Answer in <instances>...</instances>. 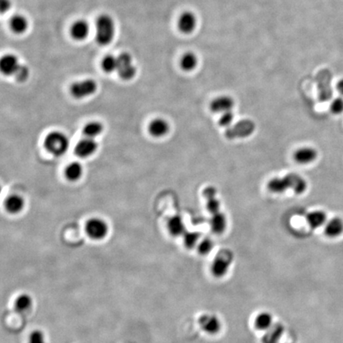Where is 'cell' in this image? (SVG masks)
I'll return each mask as SVG.
<instances>
[{
	"mask_svg": "<svg viewBox=\"0 0 343 343\" xmlns=\"http://www.w3.org/2000/svg\"><path fill=\"white\" fill-rule=\"evenodd\" d=\"M96 40L100 46H105L112 42L114 37V20L108 14H101L96 20Z\"/></svg>",
	"mask_w": 343,
	"mask_h": 343,
	"instance_id": "cell-1",
	"label": "cell"
},
{
	"mask_svg": "<svg viewBox=\"0 0 343 343\" xmlns=\"http://www.w3.org/2000/svg\"><path fill=\"white\" fill-rule=\"evenodd\" d=\"M44 147L48 152L55 156L64 154L70 146V141L64 134L52 132L44 139Z\"/></svg>",
	"mask_w": 343,
	"mask_h": 343,
	"instance_id": "cell-2",
	"label": "cell"
},
{
	"mask_svg": "<svg viewBox=\"0 0 343 343\" xmlns=\"http://www.w3.org/2000/svg\"><path fill=\"white\" fill-rule=\"evenodd\" d=\"M117 58H118L117 72H118V76L124 80H130L133 79L136 75L137 70L134 66L132 55L128 52H122Z\"/></svg>",
	"mask_w": 343,
	"mask_h": 343,
	"instance_id": "cell-3",
	"label": "cell"
},
{
	"mask_svg": "<svg viewBox=\"0 0 343 343\" xmlns=\"http://www.w3.org/2000/svg\"><path fill=\"white\" fill-rule=\"evenodd\" d=\"M97 90V84L92 79L78 81L72 84L70 92L76 98H85L94 94Z\"/></svg>",
	"mask_w": 343,
	"mask_h": 343,
	"instance_id": "cell-4",
	"label": "cell"
},
{
	"mask_svg": "<svg viewBox=\"0 0 343 343\" xmlns=\"http://www.w3.org/2000/svg\"><path fill=\"white\" fill-rule=\"evenodd\" d=\"M88 236L94 240H100L106 237L108 232V225L104 220L98 218L89 220L86 224Z\"/></svg>",
	"mask_w": 343,
	"mask_h": 343,
	"instance_id": "cell-5",
	"label": "cell"
},
{
	"mask_svg": "<svg viewBox=\"0 0 343 343\" xmlns=\"http://www.w3.org/2000/svg\"><path fill=\"white\" fill-rule=\"evenodd\" d=\"M198 20L196 16L192 12L186 10L180 16L178 21V27L180 33L184 34H190L196 29Z\"/></svg>",
	"mask_w": 343,
	"mask_h": 343,
	"instance_id": "cell-6",
	"label": "cell"
},
{
	"mask_svg": "<svg viewBox=\"0 0 343 343\" xmlns=\"http://www.w3.org/2000/svg\"><path fill=\"white\" fill-rule=\"evenodd\" d=\"M318 152L316 148L310 146H303L297 148L293 154V159L297 164H310L318 158Z\"/></svg>",
	"mask_w": 343,
	"mask_h": 343,
	"instance_id": "cell-7",
	"label": "cell"
},
{
	"mask_svg": "<svg viewBox=\"0 0 343 343\" xmlns=\"http://www.w3.org/2000/svg\"><path fill=\"white\" fill-rule=\"evenodd\" d=\"M234 104L236 102L232 96L224 94L212 100L210 104V110L216 114H222L232 110Z\"/></svg>",
	"mask_w": 343,
	"mask_h": 343,
	"instance_id": "cell-8",
	"label": "cell"
},
{
	"mask_svg": "<svg viewBox=\"0 0 343 343\" xmlns=\"http://www.w3.org/2000/svg\"><path fill=\"white\" fill-rule=\"evenodd\" d=\"M97 147L98 145L94 139L85 138L78 142L74 148V152L79 158H86L92 156L96 151Z\"/></svg>",
	"mask_w": 343,
	"mask_h": 343,
	"instance_id": "cell-9",
	"label": "cell"
},
{
	"mask_svg": "<svg viewBox=\"0 0 343 343\" xmlns=\"http://www.w3.org/2000/svg\"><path fill=\"white\" fill-rule=\"evenodd\" d=\"M230 262H232V255L220 254L213 262L212 267V272L214 276L218 278L224 276L228 272Z\"/></svg>",
	"mask_w": 343,
	"mask_h": 343,
	"instance_id": "cell-10",
	"label": "cell"
},
{
	"mask_svg": "<svg viewBox=\"0 0 343 343\" xmlns=\"http://www.w3.org/2000/svg\"><path fill=\"white\" fill-rule=\"evenodd\" d=\"M20 66L17 56L13 54H6L0 60V70L4 75H14Z\"/></svg>",
	"mask_w": 343,
	"mask_h": 343,
	"instance_id": "cell-11",
	"label": "cell"
},
{
	"mask_svg": "<svg viewBox=\"0 0 343 343\" xmlns=\"http://www.w3.org/2000/svg\"><path fill=\"white\" fill-rule=\"evenodd\" d=\"M324 233L330 238L340 237L343 234V220L340 217H334L328 220L324 226Z\"/></svg>",
	"mask_w": 343,
	"mask_h": 343,
	"instance_id": "cell-12",
	"label": "cell"
},
{
	"mask_svg": "<svg viewBox=\"0 0 343 343\" xmlns=\"http://www.w3.org/2000/svg\"><path fill=\"white\" fill-rule=\"evenodd\" d=\"M90 26L85 20H78L72 25L70 34L74 40H83L88 36Z\"/></svg>",
	"mask_w": 343,
	"mask_h": 343,
	"instance_id": "cell-13",
	"label": "cell"
},
{
	"mask_svg": "<svg viewBox=\"0 0 343 343\" xmlns=\"http://www.w3.org/2000/svg\"><path fill=\"white\" fill-rule=\"evenodd\" d=\"M210 228L216 234H222L228 228V218L224 213L220 212L212 214L210 218Z\"/></svg>",
	"mask_w": 343,
	"mask_h": 343,
	"instance_id": "cell-14",
	"label": "cell"
},
{
	"mask_svg": "<svg viewBox=\"0 0 343 343\" xmlns=\"http://www.w3.org/2000/svg\"><path fill=\"white\" fill-rule=\"evenodd\" d=\"M306 224L312 229H317L325 226L328 222L326 212L321 210H314L308 212L306 216Z\"/></svg>",
	"mask_w": 343,
	"mask_h": 343,
	"instance_id": "cell-15",
	"label": "cell"
},
{
	"mask_svg": "<svg viewBox=\"0 0 343 343\" xmlns=\"http://www.w3.org/2000/svg\"><path fill=\"white\" fill-rule=\"evenodd\" d=\"M168 122L162 118H155L148 125V132L155 138L163 137L170 132Z\"/></svg>",
	"mask_w": 343,
	"mask_h": 343,
	"instance_id": "cell-16",
	"label": "cell"
},
{
	"mask_svg": "<svg viewBox=\"0 0 343 343\" xmlns=\"http://www.w3.org/2000/svg\"><path fill=\"white\" fill-rule=\"evenodd\" d=\"M292 189L297 195H302L308 189V182L304 178L296 174H288L286 175Z\"/></svg>",
	"mask_w": 343,
	"mask_h": 343,
	"instance_id": "cell-17",
	"label": "cell"
},
{
	"mask_svg": "<svg viewBox=\"0 0 343 343\" xmlns=\"http://www.w3.org/2000/svg\"><path fill=\"white\" fill-rule=\"evenodd\" d=\"M268 191L274 194H283L290 189V183L286 176L283 178H274L267 184Z\"/></svg>",
	"mask_w": 343,
	"mask_h": 343,
	"instance_id": "cell-18",
	"label": "cell"
},
{
	"mask_svg": "<svg viewBox=\"0 0 343 343\" xmlns=\"http://www.w3.org/2000/svg\"><path fill=\"white\" fill-rule=\"evenodd\" d=\"M167 226H168V230L170 234L174 236V237L183 236L186 232L185 224L182 216H172L171 218L168 220Z\"/></svg>",
	"mask_w": 343,
	"mask_h": 343,
	"instance_id": "cell-19",
	"label": "cell"
},
{
	"mask_svg": "<svg viewBox=\"0 0 343 343\" xmlns=\"http://www.w3.org/2000/svg\"><path fill=\"white\" fill-rule=\"evenodd\" d=\"M198 59L196 54L193 52H187L183 54L180 60V66L184 72H192L198 66Z\"/></svg>",
	"mask_w": 343,
	"mask_h": 343,
	"instance_id": "cell-20",
	"label": "cell"
},
{
	"mask_svg": "<svg viewBox=\"0 0 343 343\" xmlns=\"http://www.w3.org/2000/svg\"><path fill=\"white\" fill-rule=\"evenodd\" d=\"M29 24L27 21L26 18L21 14L14 16L10 20V27L14 33L17 34H22L25 33L28 29Z\"/></svg>",
	"mask_w": 343,
	"mask_h": 343,
	"instance_id": "cell-21",
	"label": "cell"
},
{
	"mask_svg": "<svg viewBox=\"0 0 343 343\" xmlns=\"http://www.w3.org/2000/svg\"><path fill=\"white\" fill-rule=\"evenodd\" d=\"M200 325L205 332L209 334H216L221 328L220 320L212 316H204L200 320Z\"/></svg>",
	"mask_w": 343,
	"mask_h": 343,
	"instance_id": "cell-22",
	"label": "cell"
},
{
	"mask_svg": "<svg viewBox=\"0 0 343 343\" xmlns=\"http://www.w3.org/2000/svg\"><path fill=\"white\" fill-rule=\"evenodd\" d=\"M24 200L22 196L18 195H12L8 196L5 201V208L6 210L12 214H16L21 212L24 208Z\"/></svg>",
	"mask_w": 343,
	"mask_h": 343,
	"instance_id": "cell-23",
	"label": "cell"
},
{
	"mask_svg": "<svg viewBox=\"0 0 343 343\" xmlns=\"http://www.w3.org/2000/svg\"><path fill=\"white\" fill-rule=\"evenodd\" d=\"M83 174V168L79 162H72L66 168V176L68 180L76 182L81 178Z\"/></svg>",
	"mask_w": 343,
	"mask_h": 343,
	"instance_id": "cell-24",
	"label": "cell"
},
{
	"mask_svg": "<svg viewBox=\"0 0 343 343\" xmlns=\"http://www.w3.org/2000/svg\"><path fill=\"white\" fill-rule=\"evenodd\" d=\"M102 130H104V126L100 122H91L84 126L83 133L85 137L94 139L102 133Z\"/></svg>",
	"mask_w": 343,
	"mask_h": 343,
	"instance_id": "cell-25",
	"label": "cell"
},
{
	"mask_svg": "<svg viewBox=\"0 0 343 343\" xmlns=\"http://www.w3.org/2000/svg\"><path fill=\"white\" fill-rule=\"evenodd\" d=\"M101 67L106 74H112L113 72L117 71L118 58L113 55H106L101 62Z\"/></svg>",
	"mask_w": 343,
	"mask_h": 343,
	"instance_id": "cell-26",
	"label": "cell"
},
{
	"mask_svg": "<svg viewBox=\"0 0 343 343\" xmlns=\"http://www.w3.org/2000/svg\"><path fill=\"white\" fill-rule=\"evenodd\" d=\"M33 304V300L27 294H22L18 297L16 301V308L20 312H24L29 310Z\"/></svg>",
	"mask_w": 343,
	"mask_h": 343,
	"instance_id": "cell-27",
	"label": "cell"
},
{
	"mask_svg": "<svg viewBox=\"0 0 343 343\" xmlns=\"http://www.w3.org/2000/svg\"><path fill=\"white\" fill-rule=\"evenodd\" d=\"M184 244L188 249H192L200 241V234L195 232H186L183 236Z\"/></svg>",
	"mask_w": 343,
	"mask_h": 343,
	"instance_id": "cell-28",
	"label": "cell"
},
{
	"mask_svg": "<svg viewBox=\"0 0 343 343\" xmlns=\"http://www.w3.org/2000/svg\"><path fill=\"white\" fill-rule=\"evenodd\" d=\"M272 316L268 313L259 314L255 320V324L258 329L262 330H268L272 326Z\"/></svg>",
	"mask_w": 343,
	"mask_h": 343,
	"instance_id": "cell-29",
	"label": "cell"
},
{
	"mask_svg": "<svg viewBox=\"0 0 343 343\" xmlns=\"http://www.w3.org/2000/svg\"><path fill=\"white\" fill-rule=\"evenodd\" d=\"M282 332H283V329L280 325L274 326V328H270V332L264 337V342L276 343L282 336Z\"/></svg>",
	"mask_w": 343,
	"mask_h": 343,
	"instance_id": "cell-30",
	"label": "cell"
},
{
	"mask_svg": "<svg viewBox=\"0 0 343 343\" xmlns=\"http://www.w3.org/2000/svg\"><path fill=\"white\" fill-rule=\"evenodd\" d=\"M214 247V243L209 238H204L200 241L197 245L198 251L200 254L206 255L210 252Z\"/></svg>",
	"mask_w": 343,
	"mask_h": 343,
	"instance_id": "cell-31",
	"label": "cell"
},
{
	"mask_svg": "<svg viewBox=\"0 0 343 343\" xmlns=\"http://www.w3.org/2000/svg\"><path fill=\"white\" fill-rule=\"evenodd\" d=\"M206 208L212 216L220 212L221 202L216 197L209 198V200H206Z\"/></svg>",
	"mask_w": 343,
	"mask_h": 343,
	"instance_id": "cell-32",
	"label": "cell"
},
{
	"mask_svg": "<svg viewBox=\"0 0 343 343\" xmlns=\"http://www.w3.org/2000/svg\"><path fill=\"white\" fill-rule=\"evenodd\" d=\"M234 118V114L232 110L222 113L220 116V120H218V124L222 128H228L230 125H232Z\"/></svg>",
	"mask_w": 343,
	"mask_h": 343,
	"instance_id": "cell-33",
	"label": "cell"
},
{
	"mask_svg": "<svg viewBox=\"0 0 343 343\" xmlns=\"http://www.w3.org/2000/svg\"><path fill=\"white\" fill-rule=\"evenodd\" d=\"M29 68H28L27 66H24V64H20V67H18L16 74H14L16 80L18 81H20V82H24V81L26 80L28 78H29Z\"/></svg>",
	"mask_w": 343,
	"mask_h": 343,
	"instance_id": "cell-34",
	"label": "cell"
},
{
	"mask_svg": "<svg viewBox=\"0 0 343 343\" xmlns=\"http://www.w3.org/2000/svg\"><path fill=\"white\" fill-rule=\"evenodd\" d=\"M330 110L334 114H340L343 112V98L337 97L330 102Z\"/></svg>",
	"mask_w": 343,
	"mask_h": 343,
	"instance_id": "cell-35",
	"label": "cell"
},
{
	"mask_svg": "<svg viewBox=\"0 0 343 343\" xmlns=\"http://www.w3.org/2000/svg\"><path fill=\"white\" fill-rule=\"evenodd\" d=\"M30 343H44V334L40 330H35L30 336Z\"/></svg>",
	"mask_w": 343,
	"mask_h": 343,
	"instance_id": "cell-36",
	"label": "cell"
},
{
	"mask_svg": "<svg viewBox=\"0 0 343 343\" xmlns=\"http://www.w3.org/2000/svg\"><path fill=\"white\" fill-rule=\"evenodd\" d=\"M217 189L214 187V186H208V187L205 188L202 191V196L205 197L206 200H209V198H214L217 196Z\"/></svg>",
	"mask_w": 343,
	"mask_h": 343,
	"instance_id": "cell-37",
	"label": "cell"
},
{
	"mask_svg": "<svg viewBox=\"0 0 343 343\" xmlns=\"http://www.w3.org/2000/svg\"><path fill=\"white\" fill-rule=\"evenodd\" d=\"M10 6H12V4H10V0H0V10H1V13L4 14L5 12H8V10H10Z\"/></svg>",
	"mask_w": 343,
	"mask_h": 343,
	"instance_id": "cell-38",
	"label": "cell"
},
{
	"mask_svg": "<svg viewBox=\"0 0 343 343\" xmlns=\"http://www.w3.org/2000/svg\"><path fill=\"white\" fill-rule=\"evenodd\" d=\"M336 88L340 94L343 96V79L340 80L336 85Z\"/></svg>",
	"mask_w": 343,
	"mask_h": 343,
	"instance_id": "cell-39",
	"label": "cell"
}]
</instances>
